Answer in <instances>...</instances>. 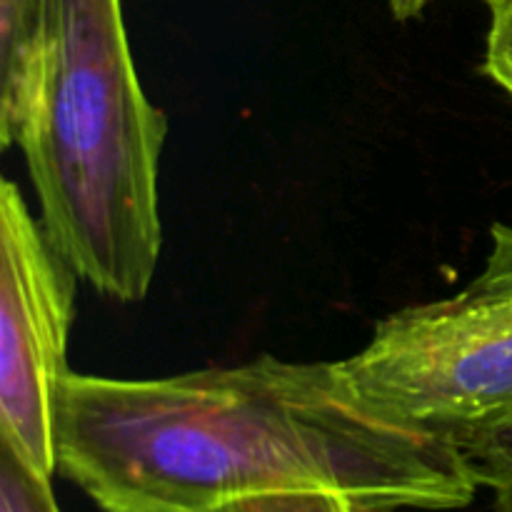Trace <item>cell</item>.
I'll return each instance as SVG.
<instances>
[{
    "instance_id": "cell-3",
    "label": "cell",
    "mask_w": 512,
    "mask_h": 512,
    "mask_svg": "<svg viewBox=\"0 0 512 512\" xmlns=\"http://www.w3.org/2000/svg\"><path fill=\"white\" fill-rule=\"evenodd\" d=\"M343 365L370 400L455 443L512 420V225L493 223L460 293L390 313Z\"/></svg>"
},
{
    "instance_id": "cell-12",
    "label": "cell",
    "mask_w": 512,
    "mask_h": 512,
    "mask_svg": "<svg viewBox=\"0 0 512 512\" xmlns=\"http://www.w3.org/2000/svg\"><path fill=\"white\" fill-rule=\"evenodd\" d=\"M358 512H405V510H358Z\"/></svg>"
},
{
    "instance_id": "cell-5",
    "label": "cell",
    "mask_w": 512,
    "mask_h": 512,
    "mask_svg": "<svg viewBox=\"0 0 512 512\" xmlns=\"http://www.w3.org/2000/svg\"><path fill=\"white\" fill-rule=\"evenodd\" d=\"M40 0H0V145H18L40 60Z\"/></svg>"
},
{
    "instance_id": "cell-2",
    "label": "cell",
    "mask_w": 512,
    "mask_h": 512,
    "mask_svg": "<svg viewBox=\"0 0 512 512\" xmlns=\"http://www.w3.org/2000/svg\"><path fill=\"white\" fill-rule=\"evenodd\" d=\"M40 60L20 133L40 223L98 293L148 295L163 250L168 118L145 95L123 0H40Z\"/></svg>"
},
{
    "instance_id": "cell-1",
    "label": "cell",
    "mask_w": 512,
    "mask_h": 512,
    "mask_svg": "<svg viewBox=\"0 0 512 512\" xmlns=\"http://www.w3.org/2000/svg\"><path fill=\"white\" fill-rule=\"evenodd\" d=\"M55 453L103 512H220L280 493L460 510L480 488L453 438L360 393L343 360L263 355L153 380L70 373Z\"/></svg>"
},
{
    "instance_id": "cell-7",
    "label": "cell",
    "mask_w": 512,
    "mask_h": 512,
    "mask_svg": "<svg viewBox=\"0 0 512 512\" xmlns=\"http://www.w3.org/2000/svg\"><path fill=\"white\" fill-rule=\"evenodd\" d=\"M478 485L498 490L512 483V420L458 440Z\"/></svg>"
},
{
    "instance_id": "cell-11",
    "label": "cell",
    "mask_w": 512,
    "mask_h": 512,
    "mask_svg": "<svg viewBox=\"0 0 512 512\" xmlns=\"http://www.w3.org/2000/svg\"><path fill=\"white\" fill-rule=\"evenodd\" d=\"M495 493V512H512V483L493 490Z\"/></svg>"
},
{
    "instance_id": "cell-13",
    "label": "cell",
    "mask_w": 512,
    "mask_h": 512,
    "mask_svg": "<svg viewBox=\"0 0 512 512\" xmlns=\"http://www.w3.org/2000/svg\"><path fill=\"white\" fill-rule=\"evenodd\" d=\"M480 3H485V5H488V3H493V0H480Z\"/></svg>"
},
{
    "instance_id": "cell-4",
    "label": "cell",
    "mask_w": 512,
    "mask_h": 512,
    "mask_svg": "<svg viewBox=\"0 0 512 512\" xmlns=\"http://www.w3.org/2000/svg\"><path fill=\"white\" fill-rule=\"evenodd\" d=\"M78 270L55 248L13 180L0 188V440L58 473L55 425L68 380Z\"/></svg>"
},
{
    "instance_id": "cell-6",
    "label": "cell",
    "mask_w": 512,
    "mask_h": 512,
    "mask_svg": "<svg viewBox=\"0 0 512 512\" xmlns=\"http://www.w3.org/2000/svg\"><path fill=\"white\" fill-rule=\"evenodd\" d=\"M0 512H63L48 475L30 468L5 440H0Z\"/></svg>"
},
{
    "instance_id": "cell-9",
    "label": "cell",
    "mask_w": 512,
    "mask_h": 512,
    "mask_svg": "<svg viewBox=\"0 0 512 512\" xmlns=\"http://www.w3.org/2000/svg\"><path fill=\"white\" fill-rule=\"evenodd\" d=\"M220 512H358V508L330 493H280L243 500Z\"/></svg>"
},
{
    "instance_id": "cell-8",
    "label": "cell",
    "mask_w": 512,
    "mask_h": 512,
    "mask_svg": "<svg viewBox=\"0 0 512 512\" xmlns=\"http://www.w3.org/2000/svg\"><path fill=\"white\" fill-rule=\"evenodd\" d=\"M488 10L490 28L483 68L488 78L512 98V0H493Z\"/></svg>"
},
{
    "instance_id": "cell-10",
    "label": "cell",
    "mask_w": 512,
    "mask_h": 512,
    "mask_svg": "<svg viewBox=\"0 0 512 512\" xmlns=\"http://www.w3.org/2000/svg\"><path fill=\"white\" fill-rule=\"evenodd\" d=\"M388 3L395 18L413 20L418 18V15H423L425 10H428V5L435 3V0H388Z\"/></svg>"
}]
</instances>
